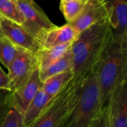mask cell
Wrapping results in <instances>:
<instances>
[{"instance_id": "cell-16", "label": "cell", "mask_w": 127, "mask_h": 127, "mask_svg": "<svg viewBox=\"0 0 127 127\" xmlns=\"http://www.w3.org/2000/svg\"><path fill=\"white\" fill-rule=\"evenodd\" d=\"M68 71H72V54L71 48L54 63L46 68L39 71V78L42 83H43L45 80L54 75Z\"/></svg>"}, {"instance_id": "cell-19", "label": "cell", "mask_w": 127, "mask_h": 127, "mask_svg": "<svg viewBox=\"0 0 127 127\" xmlns=\"http://www.w3.org/2000/svg\"><path fill=\"white\" fill-rule=\"evenodd\" d=\"M17 53V46L6 38H0V62L7 69Z\"/></svg>"}, {"instance_id": "cell-8", "label": "cell", "mask_w": 127, "mask_h": 127, "mask_svg": "<svg viewBox=\"0 0 127 127\" xmlns=\"http://www.w3.org/2000/svg\"><path fill=\"white\" fill-rule=\"evenodd\" d=\"M42 85V83L40 80L39 69L37 68L23 86L16 91L10 92V95L6 97L5 103L8 108L14 109L23 116Z\"/></svg>"}, {"instance_id": "cell-22", "label": "cell", "mask_w": 127, "mask_h": 127, "mask_svg": "<svg viewBox=\"0 0 127 127\" xmlns=\"http://www.w3.org/2000/svg\"><path fill=\"white\" fill-rule=\"evenodd\" d=\"M0 90H5L7 92H10V80L4 70L0 66Z\"/></svg>"}, {"instance_id": "cell-18", "label": "cell", "mask_w": 127, "mask_h": 127, "mask_svg": "<svg viewBox=\"0 0 127 127\" xmlns=\"http://www.w3.org/2000/svg\"><path fill=\"white\" fill-rule=\"evenodd\" d=\"M86 4V3L78 0L60 1V8L65 17V19L68 23H71L80 14Z\"/></svg>"}, {"instance_id": "cell-21", "label": "cell", "mask_w": 127, "mask_h": 127, "mask_svg": "<svg viewBox=\"0 0 127 127\" xmlns=\"http://www.w3.org/2000/svg\"><path fill=\"white\" fill-rule=\"evenodd\" d=\"M91 127H107L105 107L103 108V109L100 111L99 115L94 120Z\"/></svg>"}, {"instance_id": "cell-13", "label": "cell", "mask_w": 127, "mask_h": 127, "mask_svg": "<svg viewBox=\"0 0 127 127\" xmlns=\"http://www.w3.org/2000/svg\"><path fill=\"white\" fill-rule=\"evenodd\" d=\"M71 43H66L57 45L50 48H41L36 54L37 67L39 71H42L60 59L70 48Z\"/></svg>"}, {"instance_id": "cell-6", "label": "cell", "mask_w": 127, "mask_h": 127, "mask_svg": "<svg viewBox=\"0 0 127 127\" xmlns=\"http://www.w3.org/2000/svg\"><path fill=\"white\" fill-rule=\"evenodd\" d=\"M104 107L107 127H127V78L112 90Z\"/></svg>"}, {"instance_id": "cell-15", "label": "cell", "mask_w": 127, "mask_h": 127, "mask_svg": "<svg viewBox=\"0 0 127 127\" xmlns=\"http://www.w3.org/2000/svg\"><path fill=\"white\" fill-rule=\"evenodd\" d=\"M74 77V75L72 71H68L54 75L42 83V89L46 95L51 99L63 90Z\"/></svg>"}, {"instance_id": "cell-1", "label": "cell", "mask_w": 127, "mask_h": 127, "mask_svg": "<svg viewBox=\"0 0 127 127\" xmlns=\"http://www.w3.org/2000/svg\"><path fill=\"white\" fill-rule=\"evenodd\" d=\"M112 37V31L106 19L80 32L71 45L72 71L74 78L83 77L99 60Z\"/></svg>"}, {"instance_id": "cell-2", "label": "cell", "mask_w": 127, "mask_h": 127, "mask_svg": "<svg viewBox=\"0 0 127 127\" xmlns=\"http://www.w3.org/2000/svg\"><path fill=\"white\" fill-rule=\"evenodd\" d=\"M92 69L97 77L100 102L104 107L112 90L127 78V43L112 37Z\"/></svg>"}, {"instance_id": "cell-24", "label": "cell", "mask_w": 127, "mask_h": 127, "mask_svg": "<svg viewBox=\"0 0 127 127\" xmlns=\"http://www.w3.org/2000/svg\"><path fill=\"white\" fill-rule=\"evenodd\" d=\"M0 38H5V36H4L2 31H1V25H0Z\"/></svg>"}, {"instance_id": "cell-5", "label": "cell", "mask_w": 127, "mask_h": 127, "mask_svg": "<svg viewBox=\"0 0 127 127\" xmlns=\"http://www.w3.org/2000/svg\"><path fill=\"white\" fill-rule=\"evenodd\" d=\"M15 1L24 18L22 26L37 41L44 33L56 26L34 0Z\"/></svg>"}, {"instance_id": "cell-4", "label": "cell", "mask_w": 127, "mask_h": 127, "mask_svg": "<svg viewBox=\"0 0 127 127\" xmlns=\"http://www.w3.org/2000/svg\"><path fill=\"white\" fill-rule=\"evenodd\" d=\"M78 80L74 79L48 103L37 118L26 127H63L77 97Z\"/></svg>"}, {"instance_id": "cell-11", "label": "cell", "mask_w": 127, "mask_h": 127, "mask_svg": "<svg viewBox=\"0 0 127 127\" xmlns=\"http://www.w3.org/2000/svg\"><path fill=\"white\" fill-rule=\"evenodd\" d=\"M106 19L109 14L104 0H89L77 18L69 24L80 33Z\"/></svg>"}, {"instance_id": "cell-17", "label": "cell", "mask_w": 127, "mask_h": 127, "mask_svg": "<svg viewBox=\"0 0 127 127\" xmlns=\"http://www.w3.org/2000/svg\"><path fill=\"white\" fill-rule=\"evenodd\" d=\"M0 15L21 25L24 22L23 16L15 0H0Z\"/></svg>"}, {"instance_id": "cell-23", "label": "cell", "mask_w": 127, "mask_h": 127, "mask_svg": "<svg viewBox=\"0 0 127 127\" xmlns=\"http://www.w3.org/2000/svg\"><path fill=\"white\" fill-rule=\"evenodd\" d=\"M73 1V0H60V1ZM78 1H83L85 3H87V1L89 0H78Z\"/></svg>"}, {"instance_id": "cell-7", "label": "cell", "mask_w": 127, "mask_h": 127, "mask_svg": "<svg viewBox=\"0 0 127 127\" xmlns=\"http://www.w3.org/2000/svg\"><path fill=\"white\" fill-rule=\"evenodd\" d=\"M38 68L36 56L29 51L17 47L14 60L8 67V78L10 92H13L23 86Z\"/></svg>"}, {"instance_id": "cell-10", "label": "cell", "mask_w": 127, "mask_h": 127, "mask_svg": "<svg viewBox=\"0 0 127 127\" xmlns=\"http://www.w3.org/2000/svg\"><path fill=\"white\" fill-rule=\"evenodd\" d=\"M113 39L127 43V0H104Z\"/></svg>"}, {"instance_id": "cell-20", "label": "cell", "mask_w": 127, "mask_h": 127, "mask_svg": "<svg viewBox=\"0 0 127 127\" xmlns=\"http://www.w3.org/2000/svg\"><path fill=\"white\" fill-rule=\"evenodd\" d=\"M0 127H25L22 116L14 109L9 108L0 123Z\"/></svg>"}, {"instance_id": "cell-12", "label": "cell", "mask_w": 127, "mask_h": 127, "mask_svg": "<svg viewBox=\"0 0 127 127\" xmlns=\"http://www.w3.org/2000/svg\"><path fill=\"white\" fill-rule=\"evenodd\" d=\"M78 33L67 23L63 26H55L47 31L38 41L41 48H50L57 45L71 43L78 36Z\"/></svg>"}, {"instance_id": "cell-14", "label": "cell", "mask_w": 127, "mask_h": 127, "mask_svg": "<svg viewBox=\"0 0 127 127\" xmlns=\"http://www.w3.org/2000/svg\"><path fill=\"white\" fill-rule=\"evenodd\" d=\"M50 100L51 99L45 93L42 85L36 95L27 108L24 115L22 116L24 127H28L31 123H33L42 113L44 108Z\"/></svg>"}, {"instance_id": "cell-3", "label": "cell", "mask_w": 127, "mask_h": 127, "mask_svg": "<svg viewBox=\"0 0 127 127\" xmlns=\"http://www.w3.org/2000/svg\"><path fill=\"white\" fill-rule=\"evenodd\" d=\"M103 108L97 77L92 69L78 80L77 100L63 127H91Z\"/></svg>"}, {"instance_id": "cell-9", "label": "cell", "mask_w": 127, "mask_h": 127, "mask_svg": "<svg viewBox=\"0 0 127 127\" xmlns=\"http://www.w3.org/2000/svg\"><path fill=\"white\" fill-rule=\"evenodd\" d=\"M0 25L5 38L16 46L22 48L34 55L41 49L38 41L21 25L1 15Z\"/></svg>"}]
</instances>
